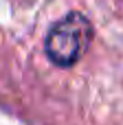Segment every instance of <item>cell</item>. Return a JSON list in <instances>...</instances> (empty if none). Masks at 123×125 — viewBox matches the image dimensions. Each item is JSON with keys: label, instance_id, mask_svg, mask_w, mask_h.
<instances>
[{"label": "cell", "instance_id": "1", "mask_svg": "<svg viewBox=\"0 0 123 125\" xmlns=\"http://www.w3.org/2000/svg\"><path fill=\"white\" fill-rule=\"evenodd\" d=\"M92 37H95L92 20L81 11H68L57 22L51 24L44 37L46 59L62 70L73 68L88 53Z\"/></svg>", "mask_w": 123, "mask_h": 125}]
</instances>
